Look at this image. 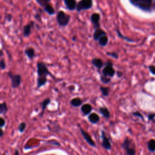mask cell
<instances>
[{
    "label": "cell",
    "mask_w": 155,
    "mask_h": 155,
    "mask_svg": "<svg viewBox=\"0 0 155 155\" xmlns=\"http://www.w3.org/2000/svg\"><path fill=\"white\" fill-rule=\"evenodd\" d=\"M37 89H40L45 86L47 83V76L53 77L49 71L47 65L44 62H38L36 64Z\"/></svg>",
    "instance_id": "obj_1"
},
{
    "label": "cell",
    "mask_w": 155,
    "mask_h": 155,
    "mask_svg": "<svg viewBox=\"0 0 155 155\" xmlns=\"http://www.w3.org/2000/svg\"><path fill=\"white\" fill-rule=\"evenodd\" d=\"M131 4L145 12H150L153 6V0H128Z\"/></svg>",
    "instance_id": "obj_2"
},
{
    "label": "cell",
    "mask_w": 155,
    "mask_h": 155,
    "mask_svg": "<svg viewBox=\"0 0 155 155\" xmlns=\"http://www.w3.org/2000/svg\"><path fill=\"white\" fill-rule=\"evenodd\" d=\"M56 19L60 27H66L69 24L71 16L63 10H59L56 13Z\"/></svg>",
    "instance_id": "obj_3"
},
{
    "label": "cell",
    "mask_w": 155,
    "mask_h": 155,
    "mask_svg": "<svg viewBox=\"0 0 155 155\" xmlns=\"http://www.w3.org/2000/svg\"><path fill=\"white\" fill-rule=\"evenodd\" d=\"M121 147L124 149L127 155H135L136 149L133 141L129 138H126L121 145Z\"/></svg>",
    "instance_id": "obj_4"
},
{
    "label": "cell",
    "mask_w": 155,
    "mask_h": 155,
    "mask_svg": "<svg viewBox=\"0 0 155 155\" xmlns=\"http://www.w3.org/2000/svg\"><path fill=\"white\" fill-rule=\"evenodd\" d=\"M116 73V72L113 67V64L112 61L108 60V61L106 62L105 66L102 70V75L111 78L115 75Z\"/></svg>",
    "instance_id": "obj_5"
},
{
    "label": "cell",
    "mask_w": 155,
    "mask_h": 155,
    "mask_svg": "<svg viewBox=\"0 0 155 155\" xmlns=\"http://www.w3.org/2000/svg\"><path fill=\"white\" fill-rule=\"evenodd\" d=\"M93 5V0H80L77 3L76 11L81 12L82 11L90 10L92 8Z\"/></svg>",
    "instance_id": "obj_6"
},
{
    "label": "cell",
    "mask_w": 155,
    "mask_h": 155,
    "mask_svg": "<svg viewBox=\"0 0 155 155\" xmlns=\"http://www.w3.org/2000/svg\"><path fill=\"white\" fill-rule=\"evenodd\" d=\"M7 76L10 78L11 86L13 89L18 88L21 84V76L19 74H14L11 72L7 73Z\"/></svg>",
    "instance_id": "obj_7"
},
{
    "label": "cell",
    "mask_w": 155,
    "mask_h": 155,
    "mask_svg": "<svg viewBox=\"0 0 155 155\" xmlns=\"http://www.w3.org/2000/svg\"><path fill=\"white\" fill-rule=\"evenodd\" d=\"M101 19V15L98 13H93L90 16V21L93 26L94 30L100 28L101 24L100 23Z\"/></svg>",
    "instance_id": "obj_8"
},
{
    "label": "cell",
    "mask_w": 155,
    "mask_h": 155,
    "mask_svg": "<svg viewBox=\"0 0 155 155\" xmlns=\"http://www.w3.org/2000/svg\"><path fill=\"white\" fill-rule=\"evenodd\" d=\"M34 26H35V22L31 21H30V23H29L28 24H27L23 27V33L24 37L28 38L30 36L32 32V29L34 27Z\"/></svg>",
    "instance_id": "obj_9"
},
{
    "label": "cell",
    "mask_w": 155,
    "mask_h": 155,
    "mask_svg": "<svg viewBox=\"0 0 155 155\" xmlns=\"http://www.w3.org/2000/svg\"><path fill=\"white\" fill-rule=\"evenodd\" d=\"M80 131L81 133V134L83 137V138L85 139V140L86 141V142L92 147H96V144L94 142V141L93 140V139L91 138L90 135L86 131H85L82 128L80 127Z\"/></svg>",
    "instance_id": "obj_10"
},
{
    "label": "cell",
    "mask_w": 155,
    "mask_h": 155,
    "mask_svg": "<svg viewBox=\"0 0 155 155\" xmlns=\"http://www.w3.org/2000/svg\"><path fill=\"white\" fill-rule=\"evenodd\" d=\"M92 64L94 67L98 70V71L100 70L105 66V63L103 61V60L99 58H93L92 60Z\"/></svg>",
    "instance_id": "obj_11"
},
{
    "label": "cell",
    "mask_w": 155,
    "mask_h": 155,
    "mask_svg": "<svg viewBox=\"0 0 155 155\" xmlns=\"http://www.w3.org/2000/svg\"><path fill=\"white\" fill-rule=\"evenodd\" d=\"M101 138H102V140H103V142H102V146L107 150H110L111 148V144L109 141L108 138L107 137V136L106 135V133L104 132V131H101Z\"/></svg>",
    "instance_id": "obj_12"
},
{
    "label": "cell",
    "mask_w": 155,
    "mask_h": 155,
    "mask_svg": "<svg viewBox=\"0 0 155 155\" xmlns=\"http://www.w3.org/2000/svg\"><path fill=\"white\" fill-rule=\"evenodd\" d=\"M66 9L70 11H73L76 9V0H63Z\"/></svg>",
    "instance_id": "obj_13"
},
{
    "label": "cell",
    "mask_w": 155,
    "mask_h": 155,
    "mask_svg": "<svg viewBox=\"0 0 155 155\" xmlns=\"http://www.w3.org/2000/svg\"><path fill=\"white\" fill-rule=\"evenodd\" d=\"M104 35H107V33L106 32H105L103 29L99 28V29H97L94 30L93 35V40L96 41H98L100 40V38L101 37H102Z\"/></svg>",
    "instance_id": "obj_14"
},
{
    "label": "cell",
    "mask_w": 155,
    "mask_h": 155,
    "mask_svg": "<svg viewBox=\"0 0 155 155\" xmlns=\"http://www.w3.org/2000/svg\"><path fill=\"white\" fill-rule=\"evenodd\" d=\"M24 53L30 60H32L36 55L35 50L32 47H27L24 50Z\"/></svg>",
    "instance_id": "obj_15"
},
{
    "label": "cell",
    "mask_w": 155,
    "mask_h": 155,
    "mask_svg": "<svg viewBox=\"0 0 155 155\" xmlns=\"http://www.w3.org/2000/svg\"><path fill=\"white\" fill-rule=\"evenodd\" d=\"M88 119H89V121L92 124L98 123L100 120V116L95 113H93L90 114L89 116Z\"/></svg>",
    "instance_id": "obj_16"
},
{
    "label": "cell",
    "mask_w": 155,
    "mask_h": 155,
    "mask_svg": "<svg viewBox=\"0 0 155 155\" xmlns=\"http://www.w3.org/2000/svg\"><path fill=\"white\" fill-rule=\"evenodd\" d=\"M43 10L49 15L52 16L54 15L56 13V11L55 10V9L53 8V7L50 4H46L44 7H43Z\"/></svg>",
    "instance_id": "obj_17"
},
{
    "label": "cell",
    "mask_w": 155,
    "mask_h": 155,
    "mask_svg": "<svg viewBox=\"0 0 155 155\" xmlns=\"http://www.w3.org/2000/svg\"><path fill=\"white\" fill-rule=\"evenodd\" d=\"M92 110V107L89 104H85L81 107V111L84 116L89 114Z\"/></svg>",
    "instance_id": "obj_18"
},
{
    "label": "cell",
    "mask_w": 155,
    "mask_h": 155,
    "mask_svg": "<svg viewBox=\"0 0 155 155\" xmlns=\"http://www.w3.org/2000/svg\"><path fill=\"white\" fill-rule=\"evenodd\" d=\"M83 104V101L80 98H75L70 101V104L74 107H78Z\"/></svg>",
    "instance_id": "obj_19"
},
{
    "label": "cell",
    "mask_w": 155,
    "mask_h": 155,
    "mask_svg": "<svg viewBox=\"0 0 155 155\" xmlns=\"http://www.w3.org/2000/svg\"><path fill=\"white\" fill-rule=\"evenodd\" d=\"M108 43V38L107 35H104L100 38L98 40V43L101 47H106Z\"/></svg>",
    "instance_id": "obj_20"
},
{
    "label": "cell",
    "mask_w": 155,
    "mask_h": 155,
    "mask_svg": "<svg viewBox=\"0 0 155 155\" xmlns=\"http://www.w3.org/2000/svg\"><path fill=\"white\" fill-rule=\"evenodd\" d=\"M147 148L148 151L151 153L155 151V140L151 139L148 141Z\"/></svg>",
    "instance_id": "obj_21"
},
{
    "label": "cell",
    "mask_w": 155,
    "mask_h": 155,
    "mask_svg": "<svg viewBox=\"0 0 155 155\" xmlns=\"http://www.w3.org/2000/svg\"><path fill=\"white\" fill-rule=\"evenodd\" d=\"M100 113L106 118H110V113L107 108L106 107H100Z\"/></svg>",
    "instance_id": "obj_22"
},
{
    "label": "cell",
    "mask_w": 155,
    "mask_h": 155,
    "mask_svg": "<svg viewBox=\"0 0 155 155\" xmlns=\"http://www.w3.org/2000/svg\"><path fill=\"white\" fill-rule=\"evenodd\" d=\"M50 103V98H46V100H44L41 104V107H42V111H41V113L40 114L41 116H43V113H44L45 109L46 108L47 106Z\"/></svg>",
    "instance_id": "obj_23"
},
{
    "label": "cell",
    "mask_w": 155,
    "mask_h": 155,
    "mask_svg": "<svg viewBox=\"0 0 155 155\" xmlns=\"http://www.w3.org/2000/svg\"><path fill=\"white\" fill-rule=\"evenodd\" d=\"M100 90L102 93V94L104 96L107 97L109 95L110 93V88L108 87H104V86H100Z\"/></svg>",
    "instance_id": "obj_24"
},
{
    "label": "cell",
    "mask_w": 155,
    "mask_h": 155,
    "mask_svg": "<svg viewBox=\"0 0 155 155\" xmlns=\"http://www.w3.org/2000/svg\"><path fill=\"white\" fill-rule=\"evenodd\" d=\"M100 81L104 84H108L111 82V80L110 78L106 76L101 74L100 75Z\"/></svg>",
    "instance_id": "obj_25"
},
{
    "label": "cell",
    "mask_w": 155,
    "mask_h": 155,
    "mask_svg": "<svg viewBox=\"0 0 155 155\" xmlns=\"http://www.w3.org/2000/svg\"><path fill=\"white\" fill-rule=\"evenodd\" d=\"M7 106L6 103L4 102L0 104V113L2 114H5L7 111Z\"/></svg>",
    "instance_id": "obj_26"
},
{
    "label": "cell",
    "mask_w": 155,
    "mask_h": 155,
    "mask_svg": "<svg viewBox=\"0 0 155 155\" xmlns=\"http://www.w3.org/2000/svg\"><path fill=\"white\" fill-rule=\"evenodd\" d=\"M116 33H117V35H118V37L122 38L123 40H125V41H128V42H131V43L134 42V41H133V40H131V39H130V38H127V37L124 36V35L121 33V32H120L118 29H116Z\"/></svg>",
    "instance_id": "obj_27"
},
{
    "label": "cell",
    "mask_w": 155,
    "mask_h": 155,
    "mask_svg": "<svg viewBox=\"0 0 155 155\" xmlns=\"http://www.w3.org/2000/svg\"><path fill=\"white\" fill-rule=\"evenodd\" d=\"M36 2L41 7H44L46 4H49L52 0H35Z\"/></svg>",
    "instance_id": "obj_28"
},
{
    "label": "cell",
    "mask_w": 155,
    "mask_h": 155,
    "mask_svg": "<svg viewBox=\"0 0 155 155\" xmlns=\"http://www.w3.org/2000/svg\"><path fill=\"white\" fill-rule=\"evenodd\" d=\"M106 55L109 56H111L113 58H114V59H116V60L118 59V58H119L118 54L114 52H107L106 53Z\"/></svg>",
    "instance_id": "obj_29"
},
{
    "label": "cell",
    "mask_w": 155,
    "mask_h": 155,
    "mask_svg": "<svg viewBox=\"0 0 155 155\" xmlns=\"http://www.w3.org/2000/svg\"><path fill=\"white\" fill-rule=\"evenodd\" d=\"M26 124L25 123H21L19 125L18 130H19V132L23 133L24 130L26 129Z\"/></svg>",
    "instance_id": "obj_30"
},
{
    "label": "cell",
    "mask_w": 155,
    "mask_h": 155,
    "mask_svg": "<svg viewBox=\"0 0 155 155\" xmlns=\"http://www.w3.org/2000/svg\"><path fill=\"white\" fill-rule=\"evenodd\" d=\"M133 116H135V117H137V118H139L140 119H141L142 120H144V117H143V115L140 112V111H134L132 113Z\"/></svg>",
    "instance_id": "obj_31"
},
{
    "label": "cell",
    "mask_w": 155,
    "mask_h": 155,
    "mask_svg": "<svg viewBox=\"0 0 155 155\" xmlns=\"http://www.w3.org/2000/svg\"><path fill=\"white\" fill-rule=\"evenodd\" d=\"M0 68H1V70H3L6 69V63L4 59L1 58V61H0Z\"/></svg>",
    "instance_id": "obj_32"
},
{
    "label": "cell",
    "mask_w": 155,
    "mask_h": 155,
    "mask_svg": "<svg viewBox=\"0 0 155 155\" xmlns=\"http://www.w3.org/2000/svg\"><path fill=\"white\" fill-rule=\"evenodd\" d=\"M148 121H154L155 119V113H150L147 115Z\"/></svg>",
    "instance_id": "obj_33"
},
{
    "label": "cell",
    "mask_w": 155,
    "mask_h": 155,
    "mask_svg": "<svg viewBox=\"0 0 155 155\" xmlns=\"http://www.w3.org/2000/svg\"><path fill=\"white\" fill-rule=\"evenodd\" d=\"M12 18H13V16H12V15L11 14H10V13L7 14V15H6V16H5L6 20L8 22H11L12 20Z\"/></svg>",
    "instance_id": "obj_34"
},
{
    "label": "cell",
    "mask_w": 155,
    "mask_h": 155,
    "mask_svg": "<svg viewBox=\"0 0 155 155\" xmlns=\"http://www.w3.org/2000/svg\"><path fill=\"white\" fill-rule=\"evenodd\" d=\"M148 68L149 71H150L153 75H155V66L151 65V66H149L148 67Z\"/></svg>",
    "instance_id": "obj_35"
},
{
    "label": "cell",
    "mask_w": 155,
    "mask_h": 155,
    "mask_svg": "<svg viewBox=\"0 0 155 155\" xmlns=\"http://www.w3.org/2000/svg\"><path fill=\"white\" fill-rule=\"evenodd\" d=\"M34 18L37 19L38 21H40V22L41 21V15L40 13H36L34 15Z\"/></svg>",
    "instance_id": "obj_36"
},
{
    "label": "cell",
    "mask_w": 155,
    "mask_h": 155,
    "mask_svg": "<svg viewBox=\"0 0 155 155\" xmlns=\"http://www.w3.org/2000/svg\"><path fill=\"white\" fill-rule=\"evenodd\" d=\"M5 124H6V122H5V120L3 119V118H2V117L0 118V127H1V128L3 127L5 125Z\"/></svg>",
    "instance_id": "obj_37"
},
{
    "label": "cell",
    "mask_w": 155,
    "mask_h": 155,
    "mask_svg": "<svg viewBox=\"0 0 155 155\" xmlns=\"http://www.w3.org/2000/svg\"><path fill=\"white\" fill-rule=\"evenodd\" d=\"M116 75H117V76H118V78H121V77H122L123 75V72H121V71H116Z\"/></svg>",
    "instance_id": "obj_38"
},
{
    "label": "cell",
    "mask_w": 155,
    "mask_h": 155,
    "mask_svg": "<svg viewBox=\"0 0 155 155\" xmlns=\"http://www.w3.org/2000/svg\"><path fill=\"white\" fill-rule=\"evenodd\" d=\"M3 135H4V131L2 129H1L0 130V137L2 138L3 137Z\"/></svg>",
    "instance_id": "obj_39"
},
{
    "label": "cell",
    "mask_w": 155,
    "mask_h": 155,
    "mask_svg": "<svg viewBox=\"0 0 155 155\" xmlns=\"http://www.w3.org/2000/svg\"><path fill=\"white\" fill-rule=\"evenodd\" d=\"M69 89L70 91H73L75 90V86H70L69 87Z\"/></svg>",
    "instance_id": "obj_40"
},
{
    "label": "cell",
    "mask_w": 155,
    "mask_h": 155,
    "mask_svg": "<svg viewBox=\"0 0 155 155\" xmlns=\"http://www.w3.org/2000/svg\"><path fill=\"white\" fill-rule=\"evenodd\" d=\"M72 40H73V41H76V36H73V38H72Z\"/></svg>",
    "instance_id": "obj_41"
},
{
    "label": "cell",
    "mask_w": 155,
    "mask_h": 155,
    "mask_svg": "<svg viewBox=\"0 0 155 155\" xmlns=\"http://www.w3.org/2000/svg\"><path fill=\"white\" fill-rule=\"evenodd\" d=\"M14 155H19V152H18V151L17 150H15V152Z\"/></svg>",
    "instance_id": "obj_42"
},
{
    "label": "cell",
    "mask_w": 155,
    "mask_h": 155,
    "mask_svg": "<svg viewBox=\"0 0 155 155\" xmlns=\"http://www.w3.org/2000/svg\"><path fill=\"white\" fill-rule=\"evenodd\" d=\"M3 55V51L1 50V55H0V56H1V57H2Z\"/></svg>",
    "instance_id": "obj_43"
},
{
    "label": "cell",
    "mask_w": 155,
    "mask_h": 155,
    "mask_svg": "<svg viewBox=\"0 0 155 155\" xmlns=\"http://www.w3.org/2000/svg\"><path fill=\"white\" fill-rule=\"evenodd\" d=\"M2 155H6V154H5V153H3Z\"/></svg>",
    "instance_id": "obj_44"
}]
</instances>
